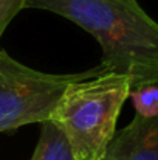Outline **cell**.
<instances>
[{
	"instance_id": "obj_1",
	"label": "cell",
	"mask_w": 158,
	"mask_h": 160,
	"mask_svg": "<svg viewBox=\"0 0 158 160\" xmlns=\"http://www.w3.org/2000/svg\"><path fill=\"white\" fill-rule=\"evenodd\" d=\"M25 8L57 14L90 33L105 72L127 76L132 89L158 84V22L136 0H25Z\"/></svg>"
},
{
	"instance_id": "obj_2",
	"label": "cell",
	"mask_w": 158,
	"mask_h": 160,
	"mask_svg": "<svg viewBox=\"0 0 158 160\" xmlns=\"http://www.w3.org/2000/svg\"><path fill=\"white\" fill-rule=\"evenodd\" d=\"M130 89V79L118 73H101L67 87L50 121L64 134L76 160L104 156Z\"/></svg>"
},
{
	"instance_id": "obj_3",
	"label": "cell",
	"mask_w": 158,
	"mask_h": 160,
	"mask_svg": "<svg viewBox=\"0 0 158 160\" xmlns=\"http://www.w3.org/2000/svg\"><path fill=\"white\" fill-rule=\"evenodd\" d=\"M101 73H107L101 64L79 73H45L16 61L0 48V132L50 121L71 82Z\"/></svg>"
},
{
	"instance_id": "obj_4",
	"label": "cell",
	"mask_w": 158,
	"mask_h": 160,
	"mask_svg": "<svg viewBox=\"0 0 158 160\" xmlns=\"http://www.w3.org/2000/svg\"><path fill=\"white\" fill-rule=\"evenodd\" d=\"M99 160H158V117L135 118L115 132Z\"/></svg>"
},
{
	"instance_id": "obj_5",
	"label": "cell",
	"mask_w": 158,
	"mask_h": 160,
	"mask_svg": "<svg viewBox=\"0 0 158 160\" xmlns=\"http://www.w3.org/2000/svg\"><path fill=\"white\" fill-rule=\"evenodd\" d=\"M31 160H76L67 138L51 121L42 123L41 137Z\"/></svg>"
},
{
	"instance_id": "obj_6",
	"label": "cell",
	"mask_w": 158,
	"mask_h": 160,
	"mask_svg": "<svg viewBox=\"0 0 158 160\" xmlns=\"http://www.w3.org/2000/svg\"><path fill=\"white\" fill-rule=\"evenodd\" d=\"M129 98L133 103L136 115L143 118L158 117V84H146L130 89Z\"/></svg>"
},
{
	"instance_id": "obj_7",
	"label": "cell",
	"mask_w": 158,
	"mask_h": 160,
	"mask_svg": "<svg viewBox=\"0 0 158 160\" xmlns=\"http://www.w3.org/2000/svg\"><path fill=\"white\" fill-rule=\"evenodd\" d=\"M25 9V0H0V39L11 20Z\"/></svg>"
}]
</instances>
